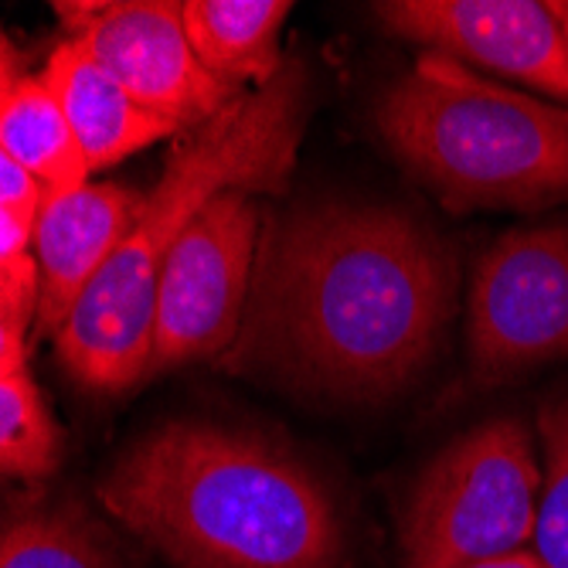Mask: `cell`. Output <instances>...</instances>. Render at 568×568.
<instances>
[{"label": "cell", "mask_w": 568, "mask_h": 568, "mask_svg": "<svg viewBox=\"0 0 568 568\" xmlns=\"http://www.w3.org/2000/svg\"><path fill=\"white\" fill-rule=\"evenodd\" d=\"M24 372V365H14V361H4L0 357V378H8V375H21Z\"/></svg>", "instance_id": "obj_22"}, {"label": "cell", "mask_w": 568, "mask_h": 568, "mask_svg": "<svg viewBox=\"0 0 568 568\" xmlns=\"http://www.w3.org/2000/svg\"><path fill=\"white\" fill-rule=\"evenodd\" d=\"M467 351L480 388L568 361V222L514 229L480 255Z\"/></svg>", "instance_id": "obj_7"}, {"label": "cell", "mask_w": 568, "mask_h": 568, "mask_svg": "<svg viewBox=\"0 0 568 568\" xmlns=\"http://www.w3.org/2000/svg\"><path fill=\"white\" fill-rule=\"evenodd\" d=\"M541 433V494L535 521V555L545 568H568V395L538 408Z\"/></svg>", "instance_id": "obj_16"}, {"label": "cell", "mask_w": 568, "mask_h": 568, "mask_svg": "<svg viewBox=\"0 0 568 568\" xmlns=\"http://www.w3.org/2000/svg\"><path fill=\"white\" fill-rule=\"evenodd\" d=\"M548 11L561 21V28L568 31V0H548Z\"/></svg>", "instance_id": "obj_21"}, {"label": "cell", "mask_w": 568, "mask_h": 568, "mask_svg": "<svg viewBox=\"0 0 568 568\" xmlns=\"http://www.w3.org/2000/svg\"><path fill=\"white\" fill-rule=\"evenodd\" d=\"M38 263L34 252L0 260V357L28 365V334L38 321Z\"/></svg>", "instance_id": "obj_17"}, {"label": "cell", "mask_w": 568, "mask_h": 568, "mask_svg": "<svg viewBox=\"0 0 568 568\" xmlns=\"http://www.w3.org/2000/svg\"><path fill=\"white\" fill-rule=\"evenodd\" d=\"M263 245L260 204L245 191L212 197L171 248L153 303L150 378L232 351Z\"/></svg>", "instance_id": "obj_6"}, {"label": "cell", "mask_w": 568, "mask_h": 568, "mask_svg": "<svg viewBox=\"0 0 568 568\" xmlns=\"http://www.w3.org/2000/svg\"><path fill=\"white\" fill-rule=\"evenodd\" d=\"M290 0H187L181 4L194 55L212 75L245 92L248 82L266 85L280 69V31Z\"/></svg>", "instance_id": "obj_13"}, {"label": "cell", "mask_w": 568, "mask_h": 568, "mask_svg": "<svg viewBox=\"0 0 568 568\" xmlns=\"http://www.w3.org/2000/svg\"><path fill=\"white\" fill-rule=\"evenodd\" d=\"M136 209L140 197L110 181L44 197L31 239L41 290L34 337H55L62 331L75 303L123 245Z\"/></svg>", "instance_id": "obj_10"}, {"label": "cell", "mask_w": 568, "mask_h": 568, "mask_svg": "<svg viewBox=\"0 0 568 568\" xmlns=\"http://www.w3.org/2000/svg\"><path fill=\"white\" fill-rule=\"evenodd\" d=\"M95 497L174 568H351L334 490L245 429L164 423L116 456Z\"/></svg>", "instance_id": "obj_2"}, {"label": "cell", "mask_w": 568, "mask_h": 568, "mask_svg": "<svg viewBox=\"0 0 568 568\" xmlns=\"http://www.w3.org/2000/svg\"><path fill=\"white\" fill-rule=\"evenodd\" d=\"M541 467L518 419L453 439L412 484L398 525V568H467L535 541Z\"/></svg>", "instance_id": "obj_5"}, {"label": "cell", "mask_w": 568, "mask_h": 568, "mask_svg": "<svg viewBox=\"0 0 568 568\" xmlns=\"http://www.w3.org/2000/svg\"><path fill=\"white\" fill-rule=\"evenodd\" d=\"M0 146L48 194H65L89 184L82 150L65 123L59 99L41 72H28L14 44L0 34Z\"/></svg>", "instance_id": "obj_12"}, {"label": "cell", "mask_w": 568, "mask_h": 568, "mask_svg": "<svg viewBox=\"0 0 568 568\" xmlns=\"http://www.w3.org/2000/svg\"><path fill=\"white\" fill-rule=\"evenodd\" d=\"M375 130L449 212H535L568 197V106L439 51L382 92Z\"/></svg>", "instance_id": "obj_4"}, {"label": "cell", "mask_w": 568, "mask_h": 568, "mask_svg": "<svg viewBox=\"0 0 568 568\" xmlns=\"http://www.w3.org/2000/svg\"><path fill=\"white\" fill-rule=\"evenodd\" d=\"M0 568H133L106 525L75 500H31L0 514Z\"/></svg>", "instance_id": "obj_14"}, {"label": "cell", "mask_w": 568, "mask_h": 568, "mask_svg": "<svg viewBox=\"0 0 568 568\" xmlns=\"http://www.w3.org/2000/svg\"><path fill=\"white\" fill-rule=\"evenodd\" d=\"M44 204L41 184L11 158V153L0 146V212L18 215L24 222H34Z\"/></svg>", "instance_id": "obj_18"}, {"label": "cell", "mask_w": 568, "mask_h": 568, "mask_svg": "<svg viewBox=\"0 0 568 568\" xmlns=\"http://www.w3.org/2000/svg\"><path fill=\"white\" fill-rule=\"evenodd\" d=\"M306 110V69L283 62L266 85L245 92L174 146L161 181L140 197L123 245L55 334V354L79 385L116 395L150 378L153 303L171 248L212 197L286 191Z\"/></svg>", "instance_id": "obj_3"}, {"label": "cell", "mask_w": 568, "mask_h": 568, "mask_svg": "<svg viewBox=\"0 0 568 568\" xmlns=\"http://www.w3.org/2000/svg\"><path fill=\"white\" fill-rule=\"evenodd\" d=\"M31 239H34V222H24L18 215L0 212V260L31 252Z\"/></svg>", "instance_id": "obj_19"}, {"label": "cell", "mask_w": 568, "mask_h": 568, "mask_svg": "<svg viewBox=\"0 0 568 568\" xmlns=\"http://www.w3.org/2000/svg\"><path fill=\"white\" fill-rule=\"evenodd\" d=\"M467 568H545L541 558L535 551H514V555H500V558H490V561H477V565H467Z\"/></svg>", "instance_id": "obj_20"}, {"label": "cell", "mask_w": 568, "mask_h": 568, "mask_svg": "<svg viewBox=\"0 0 568 568\" xmlns=\"http://www.w3.org/2000/svg\"><path fill=\"white\" fill-rule=\"evenodd\" d=\"M453 306V245L423 219L395 204H306L263 235L229 365L385 398L429 368Z\"/></svg>", "instance_id": "obj_1"}, {"label": "cell", "mask_w": 568, "mask_h": 568, "mask_svg": "<svg viewBox=\"0 0 568 568\" xmlns=\"http://www.w3.org/2000/svg\"><path fill=\"white\" fill-rule=\"evenodd\" d=\"M375 18L402 41L568 106V31L531 0H382Z\"/></svg>", "instance_id": "obj_9"}, {"label": "cell", "mask_w": 568, "mask_h": 568, "mask_svg": "<svg viewBox=\"0 0 568 568\" xmlns=\"http://www.w3.org/2000/svg\"><path fill=\"white\" fill-rule=\"evenodd\" d=\"M62 456V429L28 372L0 378V477L41 480L59 470Z\"/></svg>", "instance_id": "obj_15"}, {"label": "cell", "mask_w": 568, "mask_h": 568, "mask_svg": "<svg viewBox=\"0 0 568 568\" xmlns=\"http://www.w3.org/2000/svg\"><path fill=\"white\" fill-rule=\"evenodd\" d=\"M51 11L65 41L181 133L201 130L245 95L201 65L174 0H59Z\"/></svg>", "instance_id": "obj_8"}, {"label": "cell", "mask_w": 568, "mask_h": 568, "mask_svg": "<svg viewBox=\"0 0 568 568\" xmlns=\"http://www.w3.org/2000/svg\"><path fill=\"white\" fill-rule=\"evenodd\" d=\"M41 79L59 99L89 174L110 171L133 153L181 133L174 123L143 110L106 69L65 38L44 59Z\"/></svg>", "instance_id": "obj_11"}]
</instances>
